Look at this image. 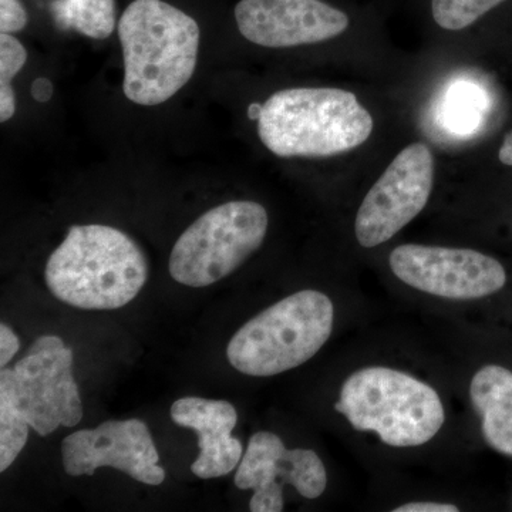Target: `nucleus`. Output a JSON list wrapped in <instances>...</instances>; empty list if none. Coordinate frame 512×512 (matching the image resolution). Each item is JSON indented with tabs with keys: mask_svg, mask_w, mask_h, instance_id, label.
Here are the masks:
<instances>
[{
	"mask_svg": "<svg viewBox=\"0 0 512 512\" xmlns=\"http://www.w3.org/2000/svg\"><path fill=\"white\" fill-rule=\"evenodd\" d=\"M146 255L109 225H76L46 265V284L59 301L84 311H114L146 285Z\"/></svg>",
	"mask_w": 512,
	"mask_h": 512,
	"instance_id": "1",
	"label": "nucleus"
},
{
	"mask_svg": "<svg viewBox=\"0 0 512 512\" xmlns=\"http://www.w3.org/2000/svg\"><path fill=\"white\" fill-rule=\"evenodd\" d=\"M200 26L163 0H134L119 22L123 92L140 106H158L190 82L198 62Z\"/></svg>",
	"mask_w": 512,
	"mask_h": 512,
	"instance_id": "2",
	"label": "nucleus"
},
{
	"mask_svg": "<svg viewBox=\"0 0 512 512\" xmlns=\"http://www.w3.org/2000/svg\"><path fill=\"white\" fill-rule=\"evenodd\" d=\"M373 117L355 94L329 87H299L272 94L262 104L258 136L282 158L338 156L362 146Z\"/></svg>",
	"mask_w": 512,
	"mask_h": 512,
	"instance_id": "3",
	"label": "nucleus"
},
{
	"mask_svg": "<svg viewBox=\"0 0 512 512\" xmlns=\"http://www.w3.org/2000/svg\"><path fill=\"white\" fill-rule=\"evenodd\" d=\"M335 409L356 430L375 431L392 447L426 444L446 420L433 387L389 367H366L353 373L343 384Z\"/></svg>",
	"mask_w": 512,
	"mask_h": 512,
	"instance_id": "4",
	"label": "nucleus"
},
{
	"mask_svg": "<svg viewBox=\"0 0 512 512\" xmlns=\"http://www.w3.org/2000/svg\"><path fill=\"white\" fill-rule=\"evenodd\" d=\"M335 308L325 293L296 292L245 323L227 348L231 366L244 375L269 377L311 360L333 330Z\"/></svg>",
	"mask_w": 512,
	"mask_h": 512,
	"instance_id": "5",
	"label": "nucleus"
},
{
	"mask_svg": "<svg viewBox=\"0 0 512 512\" xmlns=\"http://www.w3.org/2000/svg\"><path fill=\"white\" fill-rule=\"evenodd\" d=\"M268 212L254 201H231L201 215L175 242L170 274L178 284L205 288L227 278L261 247Z\"/></svg>",
	"mask_w": 512,
	"mask_h": 512,
	"instance_id": "6",
	"label": "nucleus"
},
{
	"mask_svg": "<svg viewBox=\"0 0 512 512\" xmlns=\"http://www.w3.org/2000/svg\"><path fill=\"white\" fill-rule=\"evenodd\" d=\"M72 349L57 336H42L12 369L0 372V399H6L40 436L74 427L83 417L74 380Z\"/></svg>",
	"mask_w": 512,
	"mask_h": 512,
	"instance_id": "7",
	"label": "nucleus"
},
{
	"mask_svg": "<svg viewBox=\"0 0 512 512\" xmlns=\"http://www.w3.org/2000/svg\"><path fill=\"white\" fill-rule=\"evenodd\" d=\"M433 181L434 158L426 144L413 143L400 151L357 211V242L375 248L402 231L426 208Z\"/></svg>",
	"mask_w": 512,
	"mask_h": 512,
	"instance_id": "8",
	"label": "nucleus"
},
{
	"mask_svg": "<svg viewBox=\"0 0 512 512\" xmlns=\"http://www.w3.org/2000/svg\"><path fill=\"white\" fill-rule=\"evenodd\" d=\"M389 262L404 284L454 301L485 298L507 282L497 259L473 249L407 244L394 249Z\"/></svg>",
	"mask_w": 512,
	"mask_h": 512,
	"instance_id": "9",
	"label": "nucleus"
},
{
	"mask_svg": "<svg viewBox=\"0 0 512 512\" xmlns=\"http://www.w3.org/2000/svg\"><path fill=\"white\" fill-rule=\"evenodd\" d=\"M63 467L69 476H93L113 467L140 483L160 485L165 470L150 430L138 419L109 420L96 429L74 431L62 443Z\"/></svg>",
	"mask_w": 512,
	"mask_h": 512,
	"instance_id": "10",
	"label": "nucleus"
},
{
	"mask_svg": "<svg viewBox=\"0 0 512 512\" xmlns=\"http://www.w3.org/2000/svg\"><path fill=\"white\" fill-rule=\"evenodd\" d=\"M235 20L245 39L269 49L315 45L349 28L346 13L322 0H241Z\"/></svg>",
	"mask_w": 512,
	"mask_h": 512,
	"instance_id": "11",
	"label": "nucleus"
},
{
	"mask_svg": "<svg viewBox=\"0 0 512 512\" xmlns=\"http://www.w3.org/2000/svg\"><path fill=\"white\" fill-rule=\"evenodd\" d=\"M171 419L178 426L200 434V456L192 463L195 476L210 480L227 476L241 463L244 447L231 436L238 414L231 403L201 397H184L171 407Z\"/></svg>",
	"mask_w": 512,
	"mask_h": 512,
	"instance_id": "12",
	"label": "nucleus"
},
{
	"mask_svg": "<svg viewBox=\"0 0 512 512\" xmlns=\"http://www.w3.org/2000/svg\"><path fill=\"white\" fill-rule=\"evenodd\" d=\"M286 447L281 437L269 431H258L249 439L247 451L239 463L235 485L239 490H254L249 510L252 512H281L284 510L282 495L281 461Z\"/></svg>",
	"mask_w": 512,
	"mask_h": 512,
	"instance_id": "13",
	"label": "nucleus"
},
{
	"mask_svg": "<svg viewBox=\"0 0 512 512\" xmlns=\"http://www.w3.org/2000/svg\"><path fill=\"white\" fill-rule=\"evenodd\" d=\"M471 402L483 420V434L494 450L512 457V372L501 366L478 370L470 386Z\"/></svg>",
	"mask_w": 512,
	"mask_h": 512,
	"instance_id": "14",
	"label": "nucleus"
},
{
	"mask_svg": "<svg viewBox=\"0 0 512 512\" xmlns=\"http://www.w3.org/2000/svg\"><path fill=\"white\" fill-rule=\"evenodd\" d=\"M50 12L57 28L90 39H107L116 28V0H55Z\"/></svg>",
	"mask_w": 512,
	"mask_h": 512,
	"instance_id": "15",
	"label": "nucleus"
},
{
	"mask_svg": "<svg viewBox=\"0 0 512 512\" xmlns=\"http://www.w3.org/2000/svg\"><path fill=\"white\" fill-rule=\"evenodd\" d=\"M281 468L282 483L293 485L302 497L315 500L326 490V468L315 451L305 448L286 450Z\"/></svg>",
	"mask_w": 512,
	"mask_h": 512,
	"instance_id": "16",
	"label": "nucleus"
},
{
	"mask_svg": "<svg viewBox=\"0 0 512 512\" xmlns=\"http://www.w3.org/2000/svg\"><path fill=\"white\" fill-rule=\"evenodd\" d=\"M28 60L25 46L10 33L0 35V121L6 123L16 111L12 80Z\"/></svg>",
	"mask_w": 512,
	"mask_h": 512,
	"instance_id": "17",
	"label": "nucleus"
},
{
	"mask_svg": "<svg viewBox=\"0 0 512 512\" xmlns=\"http://www.w3.org/2000/svg\"><path fill=\"white\" fill-rule=\"evenodd\" d=\"M484 110V97L470 84H457L448 93L443 109L444 124L456 133H468L477 126Z\"/></svg>",
	"mask_w": 512,
	"mask_h": 512,
	"instance_id": "18",
	"label": "nucleus"
},
{
	"mask_svg": "<svg viewBox=\"0 0 512 512\" xmlns=\"http://www.w3.org/2000/svg\"><path fill=\"white\" fill-rule=\"evenodd\" d=\"M504 0H431V12L440 28L461 30L477 22Z\"/></svg>",
	"mask_w": 512,
	"mask_h": 512,
	"instance_id": "19",
	"label": "nucleus"
},
{
	"mask_svg": "<svg viewBox=\"0 0 512 512\" xmlns=\"http://www.w3.org/2000/svg\"><path fill=\"white\" fill-rule=\"evenodd\" d=\"M29 423L6 399H0V471L18 458L29 439Z\"/></svg>",
	"mask_w": 512,
	"mask_h": 512,
	"instance_id": "20",
	"label": "nucleus"
},
{
	"mask_svg": "<svg viewBox=\"0 0 512 512\" xmlns=\"http://www.w3.org/2000/svg\"><path fill=\"white\" fill-rule=\"evenodd\" d=\"M28 25V13L19 0H0V30L18 33Z\"/></svg>",
	"mask_w": 512,
	"mask_h": 512,
	"instance_id": "21",
	"label": "nucleus"
},
{
	"mask_svg": "<svg viewBox=\"0 0 512 512\" xmlns=\"http://www.w3.org/2000/svg\"><path fill=\"white\" fill-rule=\"evenodd\" d=\"M19 349L18 335L8 325L2 323L0 325V366H2V369L8 365L13 356L19 352Z\"/></svg>",
	"mask_w": 512,
	"mask_h": 512,
	"instance_id": "22",
	"label": "nucleus"
},
{
	"mask_svg": "<svg viewBox=\"0 0 512 512\" xmlns=\"http://www.w3.org/2000/svg\"><path fill=\"white\" fill-rule=\"evenodd\" d=\"M396 512H458L456 505L440 503H410L396 508Z\"/></svg>",
	"mask_w": 512,
	"mask_h": 512,
	"instance_id": "23",
	"label": "nucleus"
},
{
	"mask_svg": "<svg viewBox=\"0 0 512 512\" xmlns=\"http://www.w3.org/2000/svg\"><path fill=\"white\" fill-rule=\"evenodd\" d=\"M53 86L49 79H36L32 84V96L37 103H46L52 99Z\"/></svg>",
	"mask_w": 512,
	"mask_h": 512,
	"instance_id": "24",
	"label": "nucleus"
},
{
	"mask_svg": "<svg viewBox=\"0 0 512 512\" xmlns=\"http://www.w3.org/2000/svg\"><path fill=\"white\" fill-rule=\"evenodd\" d=\"M498 158H500L501 163L512 167V130L504 138L503 146L498 151Z\"/></svg>",
	"mask_w": 512,
	"mask_h": 512,
	"instance_id": "25",
	"label": "nucleus"
},
{
	"mask_svg": "<svg viewBox=\"0 0 512 512\" xmlns=\"http://www.w3.org/2000/svg\"><path fill=\"white\" fill-rule=\"evenodd\" d=\"M262 106L261 104H251L248 109V116L251 120H258L259 114H261Z\"/></svg>",
	"mask_w": 512,
	"mask_h": 512,
	"instance_id": "26",
	"label": "nucleus"
}]
</instances>
